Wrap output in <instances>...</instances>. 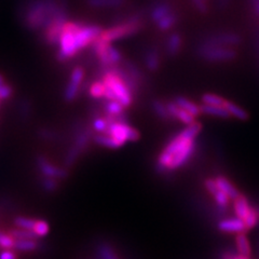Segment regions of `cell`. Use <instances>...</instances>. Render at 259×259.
<instances>
[{
  "label": "cell",
  "mask_w": 259,
  "mask_h": 259,
  "mask_svg": "<svg viewBox=\"0 0 259 259\" xmlns=\"http://www.w3.org/2000/svg\"><path fill=\"white\" fill-rule=\"evenodd\" d=\"M82 22H70L67 21L62 30V35L59 44V50L56 52V60L59 62H66L68 59H72L79 53L76 46L75 35L80 28Z\"/></svg>",
  "instance_id": "obj_3"
},
{
  "label": "cell",
  "mask_w": 259,
  "mask_h": 259,
  "mask_svg": "<svg viewBox=\"0 0 259 259\" xmlns=\"http://www.w3.org/2000/svg\"><path fill=\"white\" fill-rule=\"evenodd\" d=\"M151 108L155 115L163 121H172V117L167 110L166 103L161 100H153L151 102Z\"/></svg>",
  "instance_id": "obj_22"
},
{
  "label": "cell",
  "mask_w": 259,
  "mask_h": 259,
  "mask_svg": "<svg viewBox=\"0 0 259 259\" xmlns=\"http://www.w3.org/2000/svg\"><path fill=\"white\" fill-rule=\"evenodd\" d=\"M254 41H255V48L256 51L259 55V25L256 27L255 32H254Z\"/></svg>",
  "instance_id": "obj_48"
},
{
  "label": "cell",
  "mask_w": 259,
  "mask_h": 259,
  "mask_svg": "<svg viewBox=\"0 0 259 259\" xmlns=\"http://www.w3.org/2000/svg\"><path fill=\"white\" fill-rule=\"evenodd\" d=\"M103 110L105 115L117 116L125 112V107L119 101H108L106 100L103 105Z\"/></svg>",
  "instance_id": "obj_25"
},
{
  "label": "cell",
  "mask_w": 259,
  "mask_h": 259,
  "mask_svg": "<svg viewBox=\"0 0 259 259\" xmlns=\"http://www.w3.org/2000/svg\"><path fill=\"white\" fill-rule=\"evenodd\" d=\"M198 42L209 46L233 48L242 42V38L239 34L233 31H216L213 32V34H207L200 38Z\"/></svg>",
  "instance_id": "obj_6"
},
{
  "label": "cell",
  "mask_w": 259,
  "mask_h": 259,
  "mask_svg": "<svg viewBox=\"0 0 259 259\" xmlns=\"http://www.w3.org/2000/svg\"><path fill=\"white\" fill-rule=\"evenodd\" d=\"M204 187H205L206 191L210 194V196H213V194L216 193L217 190L220 189V188H218L215 178H210V177L206 178V180L204 181Z\"/></svg>",
  "instance_id": "obj_43"
},
{
  "label": "cell",
  "mask_w": 259,
  "mask_h": 259,
  "mask_svg": "<svg viewBox=\"0 0 259 259\" xmlns=\"http://www.w3.org/2000/svg\"><path fill=\"white\" fill-rule=\"evenodd\" d=\"M13 95V87L9 83L5 82L3 85H0V100L7 101Z\"/></svg>",
  "instance_id": "obj_42"
},
{
  "label": "cell",
  "mask_w": 259,
  "mask_h": 259,
  "mask_svg": "<svg viewBox=\"0 0 259 259\" xmlns=\"http://www.w3.org/2000/svg\"><path fill=\"white\" fill-rule=\"evenodd\" d=\"M105 134L112 136L121 145H124L126 142H137L140 140L141 134L137 130L128 123H110Z\"/></svg>",
  "instance_id": "obj_8"
},
{
  "label": "cell",
  "mask_w": 259,
  "mask_h": 259,
  "mask_svg": "<svg viewBox=\"0 0 259 259\" xmlns=\"http://www.w3.org/2000/svg\"><path fill=\"white\" fill-rule=\"evenodd\" d=\"M15 240H38L39 237L32 230L15 228L8 231Z\"/></svg>",
  "instance_id": "obj_30"
},
{
  "label": "cell",
  "mask_w": 259,
  "mask_h": 259,
  "mask_svg": "<svg viewBox=\"0 0 259 259\" xmlns=\"http://www.w3.org/2000/svg\"><path fill=\"white\" fill-rule=\"evenodd\" d=\"M87 4L96 9L102 8H119L125 4V0H87Z\"/></svg>",
  "instance_id": "obj_27"
},
{
  "label": "cell",
  "mask_w": 259,
  "mask_h": 259,
  "mask_svg": "<svg viewBox=\"0 0 259 259\" xmlns=\"http://www.w3.org/2000/svg\"><path fill=\"white\" fill-rule=\"evenodd\" d=\"M249 4L254 13L259 18V0H249Z\"/></svg>",
  "instance_id": "obj_47"
},
{
  "label": "cell",
  "mask_w": 259,
  "mask_h": 259,
  "mask_svg": "<svg viewBox=\"0 0 259 259\" xmlns=\"http://www.w3.org/2000/svg\"><path fill=\"white\" fill-rule=\"evenodd\" d=\"M40 185H41V188L46 192L52 193L59 189L60 182H59V180H55V178L42 176L41 178H40Z\"/></svg>",
  "instance_id": "obj_33"
},
{
  "label": "cell",
  "mask_w": 259,
  "mask_h": 259,
  "mask_svg": "<svg viewBox=\"0 0 259 259\" xmlns=\"http://www.w3.org/2000/svg\"><path fill=\"white\" fill-rule=\"evenodd\" d=\"M144 15L140 12L130 14L126 16L121 18L115 25L111 27L104 29L101 38L104 39L105 41L112 42L116 40L128 38L134 36L144 28Z\"/></svg>",
  "instance_id": "obj_2"
},
{
  "label": "cell",
  "mask_w": 259,
  "mask_h": 259,
  "mask_svg": "<svg viewBox=\"0 0 259 259\" xmlns=\"http://www.w3.org/2000/svg\"><path fill=\"white\" fill-rule=\"evenodd\" d=\"M202 104L205 105H210V106H223L225 105L226 100L223 99L222 96L216 95L213 93H205L202 95Z\"/></svg>",
  "instance_id": "obj_34"
},
{
  "label": "cell",
  "mask_w": 259,
  "mask_h": 259,
  "mask_svg": "<svg viewBox=\"0 0 259 259\" xmlns=\"http://www.w3.org/2000/svg\"><path fill=\"white\" fill-rule=\"evenodd\" d=\"M80 89H81V85L69 81V82L66 84L65 90H64V100L66 101L67 103L74 102L79 95Z\"/></svg>",
  "instance_id": "obj_31"
},
{
  "label": "cell",
  "mask_w": 259,
  "mask_h": 259,
  "mask_svg": "<svg viewBox=\"0 0 259 259\" xmlns=\"http://www.w3.org/2000/svg\"><path fill=\"white\" fill-rule=\"evenodd\" d=\"M36 221L37 220H34V218L18 216V217L14 218L13 224L15 225L16 228H21V229H26V230H32V231H34Z\"/></svg>",
  "instance_id": "obj_32"
},
{
  "label": "cell",
  "mask_w": 259,
  "mask_h": 259,
  "mask_svg": "<svg viewBox=\"0 0 259 259\" xmlns=\"http://www.w3.org/2000/svg\"><path fill=\"white\" fill-rule=\"evenodd\" d=\"M105 91H106V87H105L102 80H96L89 87V94L95 100L104 99L105 97Z\"/></svg>",
  "instance_id": "obj_29"
},
{
  "label": "cell",
  "mask_w": 259,
  "mask_h": 259,
  "mask_svg": "<svg viewBox=\"0 0 259 259\" xmlns=\"http://www.w3.org/2000/svg\"><path fill=\"white\" fill-rule=\"evenodd\" d=\"M231 3V0H216V7L218 10H226Z\"/></svg>",
  "instance_id": "obj_46"
},
{
  "label": "cell",
  "mask_w": 259,
  "mask_h": 259,
  "mask_svg": "<svg viewBox=\"0 0 259 259\" xmlns=\"http://www.w3.org/2000/svg\"><path fill=\"white\" fill-rule=\"evenodd\" d=\"M6 82V78L3 74H0V85H3Z\"/></svg>",
  "instance_id": "obj_49"
},
{
  "label": "cell",
  "mask_w": 259,
  "mask_h": 259,
  "mask_svg": "<svg viewBox=\"0 0 259 259\" xmlns=\"http://www.w3.org/2000/svg\"><path fill=\"white\" fill-rule=\"evenodd\" d=\"M101 80L104 82L105 87L113 93L116 100L122 104L125 108L131 106L134 96L126 84L123 82V80L115 71L110 68L101 76Z\"/></svg>",
  "instance_id": "obj_5"
},
{
  "label": "cell",
  "mask_w": 259,
  "mask_h": 259,
  "mask_svg": "<svg viewBox=\"0 0 259 259\" xmlns=\"http://www.w3.org/2000/svg\"><path fill=\"white\" fill-rule=\"evenodd\" d=\"M192 6L199 13L206 14L208 12V2L209 0H190Z\"/></svg>",
  "instance_id": "obj_41"
},
{
  "label": "cell",
  "mask_w": 259,
  "mask_h": 259,
  "mask_svg": "<svg viewBox=\"0 0 259 259\" xmlns=\"http://www.w3.org/2000/svg\"><path fill=\"white\" fill-rule=\"evenodd\" d=\"M166 106H167L169 115H171L173 120L181 121V122L185 123L186 125H189L193 122H196V117L192 116L190 112L184 110L181 107H178L173 101L166 102Z\"/></svg>",
  "instance_id": "obj_12"
},
{
  "label": "cell",
  "mask_w": 259,
  "mask_h": 259,
  "mask_svg": "<svg viewBox=\"0 0 259 259\" xmlns=\"http://www.w3.org/2000/svg\"><path fill=\"white\" fill-rule=\"evenodd\" d=\"M196 55L207 63H227L237 59L238 52L233 48L209 46L198 42L194 49Z\"/></svg>",
  "instance_id": "obj_4"
},
{
  "label": "cell",
  "mask_w": 259,
  "mask_h": 259,
  "mask_svg": "<svg viewBox=\"0 0 259 259\" xmlns=\"http://www.w3.org/2000/svg\"><path fill=\"white\" fill-rule=\"evenodd\" d=\"M121 65H122L128 74L131 75L142 87L145 84V81H146L145 76L143 74V71L139 68V66H137L135 63H133L132 61H128V60H123V62L121 63Z\"/></svg>",
  "instance_id": "obj_21"
},
{
  "label": "cell",
  "mask_w": 259,
  "mask_h": 259,
  "mask_svg": "<svg viewBox=\"0 0 259 259\" xmlns=\"http://www.w3.org/2000/svg\"><path fill=\"white\" fill-rule=\"evenodd\" d=\"M0 259H18L16 254L12 249H2L0 250Z\"/></svg>",
  "instance_id": "obj_45"
},
{
  "label": "cell",
  "mask_w": 259,
  "mask_h": 259,
  "mask_svg": "<svg viewBox=\"0 0 259 259\" xmlns=\"http://www.w3.org/2000/svg\"><path fill=\"white\" fill-rule=\"evenodd\" d=\"M183 47V37L180 32H172L166 38L165 41V53L169 58H175L180 54Z\"/></svg>",
  "instance_id": "obj_15"
},
{
  "label": "cell",
  "mask_w": 259,
  "mask_h": 259,
  "mask_svg": "<svg viewBox=\"0 0 259 259\" xmlns=\"http://www.w3.org/2000/svg\"><path fill=\"white\" fill-rule=\"evenodd\" d=\"M36 165L39 169V172L45 177H50L59 181H63L66 180L69 175V169L54 165L53 163H51L50 160L42 155H39L36 157Z\"/></svg>",
  "instance_id": "obj_9"
},
{
  "label": "cell",
  "mask_w": 259,
  "mask_h": 259,
  "mask_svg": "<svg viewBox=\"0 0 259 259\" xmlns=\"http://www.w3.org/2000/svg\"><path fill=\"white\" fill-rule=\"evenodd\" d=\"M0 209H2V207H0Z\"/></svg>",
  "instance_id": "obj_51"
},
{
  "label": "cell",
  "mask_w": 259,
  "mask_h": 259,
  "mask_svg": "<svg viewBox=\"0 0 259 259\" xmlns=\"http://www.w3.org/2000/svg\"><path fill=\"white\" fill-rule=\"evenodd\" d=\"M233 214L237 218L241 221H244L245 218L249 215L253 209V203L250 202L247 197L244 194H240V196L234 199L233 201Z\"/></svg>",
  "instance_id": "obj_11"
},
{
  "label": "cell",
  "mask_w": 259,
  "mask_h": 259,
  "mask_svg": "<svg viewBox=\"0 0 259 259\" xmlns=\"http://www.w3.org/2000/svg\"><path fill=\"white\" fill-rule=\"evenodd\" d=\"M173 102L177 105L178 107L183 108L184 110L190 112L192 116L194 117H199L200 113H201V107L198 106V105L188 100L187 97H184V96H175Z\"/></svg>",
  "instance_id": "obj_17"
},
{
  "label": "cell",
  "mask_w": 259,
  "mask_h": 259,
  "mask_svg": "<svg viewBox=\"0 0 259 259\" xmlns=\"http://www.w3.org/2000/svg\"><path fill=\"white\" fill-rule=\"evenodd\" d=\"M103 30V27L97 25V24H81L80 28L77 30L75 35L76 46L79 52L84 50L88 47H91L95 40L102 35Z\"/></svg>",
  "instance_id": "obj_7"
},
{
  "label": "cell",
  "mask_w": 259,
  "mask_h": 259,
  "mask_svg": "<svg viewBox=\"0 0 259 259\" xmlns=\"http://www.w3.org/2000/svg\"><path fill=\"white\" fill-rule=\"evenodd\" d=\"M81 155H82V152H81L76 146L71 145L66 152V156H65L64 167L69 169L71 166H74V164L76 163Z\"/></svg>",
  "instance_id": "obj_28"
},
{
  "label": "cell",
  "mask_w": 259,
  "mask_h": 259,
  "mask_svg": "<svg viewBox=\"0 0 259 259\" xmlns=\"http://www.w3.org/2000/svg\"><path fill=\"white\" fill-rule=\"evenodd\" d=\"M108 122L107 120L105 119V117H101V116H97L93 118L92 121V128L94 130V132L97 133H105L106 132V130L108 128Z\"/></svg>",
  "instance_id": "obj_36"
},
{
  "label": "cell",
  "mask_w": 259,
  "mask_h": 259,
  "mask_svg": "<svg viewBox=\"0 0 259 259\" xmlns=\"http://www.w3.org/2000/svg\"><path fill=\"white\" fill-rule=\"evenodd\" d=\"M84 76H85V71L82 67H75L74 69H72L71 74H70V80L71 82L74 83H77L79 85L82 84L83 80H84Z\"/></svg>",
  "instance_id": "obj_37"
},
{
  "label": "cell",
  "mask_w": 259,
  "mask_h": 259,
  "mask_svg": "<svg viewBox=\"0 0 259 259\" xmlns=\"http://www.w3.org/2000/svg\"><path fill=\"white\" fill-rule=\"evenodd\" d=\"M92 141L99 146H102V147H106L109 149H118L120 147H122L119 142H117L112 136L105 134V133H96L93 135Z\"/></svg>",
  "instance_id": "obj_18"
},
{
  "label": "cell",
  "mask_w": 259,
  "mask_h": 259,
  "mask_svg": "<svg viewBox=\"0 0 259 259\" xmlns=\"http://www.w3.org/2000/svg\"><path fill=\"white\" fill-rule=\"evenodd\" d=\"M201 130L202 124L196 121L173 136L157 158L156 171L166 175L188 164L196 153L197 137Z\"/></svg>",
  "instance_id": "obj_1"
},
{
  "label": "cell",
  "mask_w": 259,
  "mask_h": 259,
  "mask_svg": "<svg viewBox=\"0 0 259 259\" xmlns=\"http://www.w3.org/2000/svg\"><path fill=\"white\" fill-rule=\"evenodd\" d=\"M237 253L234 250L230 249H224L222 252L218 253L217 259H236Z\"/></svg>",
  "instance_id": "obj_44"
},
{
  "label": "cell",
  "mask_w": 259,
  "mask_h": 259,
  "mask_svg": "<svg viewBox=\"0 0 259 259\" xmlns=\"http://www.w3.org/2000/svg\"><path fill=\"white\" fill-rule=\"evenodd\" d=\"M40 242L38 240H16L14 249L19 252H32L40 248Z\"/></svg>",
  "instance_id": "obj_26"
},
{
  "label": "cell",
  "mask_w": 259,
  "mask_h": 259,
  "mask_svg": "<svg viewBox=\"0 0 259 259\" xmlns=\"http://www.w3.org/2000/svg\"><path fill=\"white\" fill-rule=\"evenodd\" d=\"M178 20H180V16L174 11L156 23V26L160 31H168L176 25Z\"/></svg>",
  "instance_id": "obj_23"
},
{
  "label": "cell",
  "mask_w": 259,
  "mask_h": 259,
  "mask_svg": "<svg viewBox=\"0 0 259 259\" xmlns=\"http://www.w3.org/2000/svg\"><path fill=\"white\" fill-rule=\"evenodd\" d=\"M19 112L23 119H27L31 113V104L28 100L23 99L19 103Z\"/></svg>",
  "instance_id": "obj_39"
},
{
  "label": "cell",
  "mask_w": 259,
  "mask_h": 259,
  "mask_svg": "<svg viewBox=\"0 0 259 259\" xmlns=\"http://www.w3.org/2000/svg\"><path fill=\"white\" fill-rule=\"evenodd\" d=\"M16 240L9 232L0 230V249H14Z\"/></svg>",
  "instance_id": "obj_35"
},
{
  "label": "cell",
  "mask_w": 259,
  "mask_h": 259,
  "mask_svg": "<svg viewBox=\"0 0 259 259\" xmlns=\"http://www.w3.org/2000/svg\"><path fill=\"white\" fill-rule=\"evenodd\" d=\"M143 60L146 68L151 72L157 71L161 66V55L158 49L155 47H150L144 52Z\"/></svg>",
  "instance_id": "obj_14"
},
{
  "label": "cell",
  "mask_w": 259,
  "mask_h": 259,
  "mask_svg": "<svg viewBox=\"0 0 259 259\" xmlns=\"http://www.w3.org/2000/svg\"><path fill=\"white\" fill-rule=\"evenodd\" d=\"M224 107L229 111L231 117L237 118V119H239L241 121H245V120H247L249 118L248 112L245 109H243L240 106H238V105L234 104L233 102H230V101H227L226 100Z\"/></svg>",
  "instance_id": "obj_24"
},
{
  "label": "cell",
  "mask_w": 259,
  "mask_h": 259,
  "mask_svg": "<svg viewBox=\"0 0 259 259\" xmlns=\"http://www.w3.org/2000/svg\"><path fill=\"white\" fill-rule=\"evenodd\" d=\"M215 181L217 183L218 188H220L222 191H224L227 196L231 199V201L237 199L241 194L236 186H234L226 176L218 175L215 177Z\"/></svg>",
  "instance_id": "obj_16"
},
{
  "label": "cell",
  "mask_w": 259,
  "mask_h": 259,
  "mask_svg": "<svg viewBox=\"0 0 259 259\" xmlns=\"http://www.w3.org/2000/svg\"><path fill=\"white\" fill-rule=\"evenodd\" d=\"M234 244H236V249L240 255L250 257V254H252V247H250L249 240L245 236V233L236 234Z\"/></svg>",
  "instance_id": "obj_19"
},
{
  "label": "cell",
  "mask_w": 259,
  "mask_h": 259,
  "mask_svg": "<svg viewBox=\"0 0 259 259\" xmlns=\"http://www.w3.org/2000/svg\"><path fill=\"white\" fill-rule=\"evenodd\" d=\"M172 12H174L172 4H169L167 2H158L150 8L149 18H150L151 22L156 24L161 19H163L164 16L168 15Z\"/></svg>",
  "instance_id": "obj_13"
},
{
  "label": "cell",
  "mask_w": 259,
  "mask_h": 259,
  "mask_svg": "<svg viewBox=\"0 0 259 259\" xmlns=\"http://www.w3.org/2000/svg\"><path fill=\"white\" fill-rule=\"evenodd\" d=\"M258 252H259V244H258Z\"/></svg>",
  "instance_id": "obj_50"
},
{
  "label": "cell",
  "mask_w": 259,
  "mask_h": 259,
  "mask_svg": "<svg viewBox=\"0 0 259 259\" xmlns=\"http://www.w3.org/2000/svg\"><path fill=\"white\" fill-rule=\"evenodd\" d=\"M38 136L40 139L46 140V141H54L55 139H58V133L51 128L42 127L38 131Z\"/></svg>",
  "instance_id": "obj_40"
},
{
  "label": "cell",
  "mask_w": 259,
  "mask_h": 259,
  "mask_svg": "<svg viewBox=\"0 0 259 259\" xmlns=\"http://www.w3.org/2000/svg\"><path fill=\"white\" fill-rule=\"evenodd\" d=\"M200 107H201V112L205 113V115H208V116L223 118V119H228L231 117L229 111L223 106H210V105L202 104Z\"/></svg>",
  "instance_id": "obj_20"
},
{
  "label": "cell",
  "mask_w": 259,
  "mask_h": 259,
  "mask_svg": "<svg viewBox=\"0 0 259 259\" xmlns=\"http://www.w3.org/2000/svg\"><path fill=\"white\" fill-rule=\"evenodd\" d=\"M49 230H50V227H49V224L45 221H36V225L34 228V232L37 234L39 238H42L49 233Z\"/></svg>",
  "instance_id": "obj_38"
},
{
  "label": "cell",
  "mask_w": 259,
  "mask_h": 259,
  "mask_svg": "<svg viewBox=\"0 0 259 259\" xmlns=\"http://www.w3.org/2000/svg\"><path fill=\"white\" fill-rule=\"evenodd\" d=\"M217 230L223 233H229V234H239V233L247 232L245 224L237 217L221 218L217 223Z\"/></svg>",
  "instance_id": "obj_10"
}]
</instances>
